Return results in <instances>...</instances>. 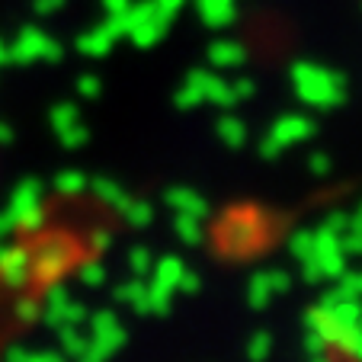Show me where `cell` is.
Here are the masks:
<instances>
[{
  "instance_id": "2e32d148",
  "label": "cell",
  "mask_w": 362,
  "mask_h": 362,
  "mask_svg": "<svg viewBox=\"0 0 362 362\" xmlns=\"http://www.w3.org/2000/svg\"><path fill=\"white\" fill-rule=\"evenodd\" d=\"M116 298L122 301V305L135 308L138 315H148V286L141 282V276H135L132 282L119 286V288H116Z\"/></svg>"
},
{
  "instance_id": "f35d334b",
  "label": "cell",
  "mask_w": 362,
  "mask_h": 362,
  "mask_svg": "<svg viewBox=\"0 0 362 362\" xmlns=\"http://www.w3.org/2000/svg\"><path fill=\"white\" fill-rule=\"evenodd\" d=\"M267 279H269V288H273V295H282L292 288V276L286 273V269H267Z\"/></svg>"
},
{
  "instance_id": "7bdbcfd3",
  "label": "cell",
  "mask_w": 362,
  "mask_h": 362,
  "mask_svg": "<svg viewBox=\"0 0 362 362\" xmlns=\"http://www.w3.org/2000/svg\"><path fill=\"white\" fill-rule=\"evenodd\" d=\"M324 228H330V231L343 234V231L349 228V215H346V212H330L327 221H324Z\"/></svg>"
},
{
  "instance_id": "60d3db41",
  "label": "cell",
  "mask_w": 362,
  "mask_h": 362,
  "mask_svg": "<svg viewBox=\"0 0 362 362\" xmlns=\"http://www.w3.org/2000/svg\"><path fill=\"white\" fill-rule=\"evenodd\" d=\"M308 170L315 173V177H327L330 173V158L327 154H311V158H308Z\"/></svg>"
},
{
  "instance_id": "9a60e30c",
  "label": "cell",
  "mask_w": 362,
  "mask_h": 362,
  "mask_svg": "<svg viewBox=\"0 0 362 362\" xmlns=\"http://www.w3.org/2000/svg\"><path fill=\"white\" fill-rule=\"evenodd\" d=\"M71 301V295H68V288L64 286H52L48 288V295H45V301H42V308H39V315L45 317L52 327H62V311H64V305Z\"/></svg>"
},
{
  "instance_id": "7c38bea8",
  "label": "cell",
  "mask_w": 362,
  "mask_h": 362,
  "mask_svg": "<svg viewBox=\"0 0 362 362\" xmlns=\"http://www.w3.org/2000/svg\"><path fill=\"white\" fill-rule=\"evenodd\" d=\"M209 62L215 68H240L247 62V48L240 42H231V39H215L209 45Z\"/></svg>"
},
{
  "instance_id": "5b68a950",
  "label": "cell",
  "mask_w": 362,
  "mask_h": 362,
  "mask_svg": "<svg viewBox=\"0 0 362 362\" xmlns=\"http://www.w3.org/2000/svg\"><path fill=\"white\" fill-rule=\"evenodd\" d=\"M71 260H74V250H71L68 240L52 238V240H45V244L39 247V253L33 257V273L45 282H55L58 276L71 267Z\"/></svg>"
},
{
  "instance_id": "bcb514c9",
  "label": "cell",
  "mask_w": 362,
  "mask_h": 362,
  "mask_svg": "<svg viewBox=\"0 0 362 362\" xmlns=\"http://www.w3.org/2000/svg\"><path fill=\"white\" fill-rule=\"evenodd\" d=\"M305 349H308V356H315V353H327L330 346L315 334V330H308V337H305Z\"/></svg>"
},
{
  "instance_id": "ab89813d",
  "label": "cell",
  "mask_w": 362,
  "mask_h": 362,
  "mask_svg": "<svg viewBox=\"0 0 362 362\" xmlns=\"http://www.w3.org/2000/svg\"><path fill=\"white\" fill-rule=\"evenodd\" d=\"M199 286H202V279H199L192 269H183V276H180V282H177V292H183V295H196L199 292Z\"/></svg>"
},
{
  "instance_id": "f5cc1de1",
  "label": "cell",
  "mask_w": 362,
  "mask_h": 362,
  "mask_svg": "<svg viewBox=\"0 0 362 362\" xmlns=\"http://www.w3.org/2000/svg\"><path fill=\"white\" fill-rule=\"evenodd\" d=\"M349 228H362V202L356 205V212L349 215Z\"/></svg>"
},
{
  "instance_id": "b9f144b4",
  "label": "cell",
  "mask_w": 362,
  "mask_h": 362,
  "mask_svg": "<svg viewBox=\"0 0 362 362\" xmlns=\"http://www.w3.org/2000/svg\"><path fill=\"white\" fill-rule=\"evenodd\" d=\"M183 4L186 0H154V7H158V13L160 16H167V20H173V16L183 10Z\"/></svg>"
},
{
  "instance_id": "4316f807",
  "label": "cell",
  "mask_w": 362,
  "mask_h": 362,
  "mask_svg": "<svg viewBox=\"0 0 362 362\" xmlns=\"http://www.w3.org/2000/svg\"><path fill=\"white\" fill-rule=\"evenodd\" d=\"M58 330H62V349H64V356L77 359V356L87 349V337H83L77 327H71V324H64V327H58Z\"/></svg>"
},
{
  "instance_id": "681fc988",
  "label": "cell",
  "mask_w": 362,
  "mask_h": 362,
  "mask_svg": "<svg viewBox=\"0 0 362 362\" xmlns=\"http://www.w3.org/2000/svg\"><path fill=\"white\" fill-rule=\"evenodd\" d=\"M77 90H81L83 96H96L100 93V81H96V77H81V81H77Z\"/></svg>"
},
{
  "instance_id": "e0dca14e",
  "label": "cell",
  "mask_w": 362,
  "mask_h": 362,
  "mask_svg": "<svg viewBox=\"0 0 362 362\" xmlns=\"http://www.w3.org/2000/svg\"><path fill=\"white\" fill-rule=\"evenodd\" d=\"M215 132H218V138L228 148H244L247 144V125L240 122L238 116H231V112H225V116L215 122Z\"/></svg>"
},
{
  "instance_id": "f907efd6",
  "label": "cell",
  "mask_w": 362,
  "mask_h": 362,
  "mask_svg": "<svg viewBox=\"0 0 362 362\" xmlns=\"http://www.w3.org/2000/svg\"><path fill=\"white\" fill-rule=\"evenodd\" d=\"M103 7H106V13L110 16H119V13H125V10L132 7V0H103Z\"/></svg>"
},
{
  "instance_id": "8d00e7d4",
  "label": "cell",
  "mask_w": 362,
  "mask_h": 362,
  "mask_svg": "<svg viewBox=\"0 0 362 362\" xmlns=\"http://www.w3.org/2000/svg\"><path fill=\"white\" fill-rule=\"evenodd\" d=\"M340 244H343V250H346V257L349 253L362 257V228H346V231L340 234Z\"/></svg>"
},
{
  "instance_id": "e575fe53",
  "label": "cell",
  "mask_w": 362,
  "mask_h": 362,
  "mask_svg": "<svg viewBox=\"0 0 362 362\" xmlns=\"http://www.w3.org/2000/svg\"><path fill=\"white\" fill-rule=\"evenodd\" d=\"M64 324H71V327H81V324H87V308L77 305V301H68L62 311V327Z\"/></svg>"
},
{
  "instance_id": "f1b7e54d",
  "label": "cell",
  "mask_w": 362,
  "mask_h": 362,
  "mask_svg": "<svg viewBox=\"0 0 362 362\" xmlns=\"http://www.w3.org/2000/svg\"><path fill=\"white\" fill-rule=\"evenodd\" d=\"M4 362H64L62 353H26V349H7Z\"/></svg>"
},
{
  "instance_id": "ac0fdd59",
  "label": "cell",
  "mask_w": 362,
  "mask_h": 362,
  "mask_svg": "<svg viewBox=\"0 0 362 362\" xmlns=\"http://www.w3.org/2000/svg\"><path fill=\"white\" fill-rule=\"evenodd\" d=\"M183 260L180 257H164V260H158L154 267H151V273H154V282H160V286H167V288H173L177 292V282H180V276H183Z\"/></svg>"
},
{
  "instance_id": "277c9868",
  "label": "cell",
  "mask_w": 362,
  "mask_h": 362,
  "mask_svg": "<svg viewBox=\"0 0 362 362\" xmlns=\"http://www.w3.org/2000/svg\"><path fill=\"white\" fill-rule=\"evenodd\" d=\"M263 240V225L260 218H253V215L247 212H234L231 218L225 221V228H221V244H225L228 253H253L257 247H260Z\"/></svg>"
},
{
  "instance_id": "836d02e7",
  "label": "cell",
  "mask_w": 362,
  "mask_h": 362,
  "mask_svg": "<svg viewBox=\"0 0 362 362\" xmlns=\"http://www.w3.org/2000/svg\"><path fill=\"white\" fill-rule=\"evenodd\" d=\"M337 286H340L349 298H359L362 301V273H349V269H343L340 279H337Z\"/></svg>"
},
{
  "instance_id": "9f6ffc18",
  "label": "cell",
  "mask_w": 362,
  "mask_h": 362,
  "mask_svg": "<svg viewBox=\"0 0 362 362\" xmlns=\"http://www.w3.org/2000/svg\"><path fill=\"white\" fill-rule=\"evenodd\" d=\"M359 327H362V315H359Z\"/></svg>"
},
{
  "instance_id": "484cf974",
  "label": "cell",
  "mask_w": 362,
  "mask_h": 362,
  "mask_svg": "<svg viewBox=\"0 0 362 362\" xmlns=\"http://www.w3.org/2000/svg\"><path fill=\"white\" fill-rule=\"evenodd\" d=\"M87 183L90 180L83 177L81 170H62L55 177V189L62 192V196H81V192H87Z\"/></svg>"
},
{
  "instance_id": "44dd1931",
  "label": "cell",
  "mask_w": 362,
  "mask_h": 362,
  "mask_svg": "<svg viewBox=\"0 0 362 362\" xmlns=\"http://www.w3.org/2000/svg\"><path fill=\"white\" fill-rule=\"evenodd\" d=\"M112 42H116V35L110 33V26H100V29L83 35L77 45H81V52H87V55H106L112 48Z\"/></svg>"
},
{
  "instance_id": "4dcf8cb0",
  "label": "cell",
  "mask_w": 362,
  "mask_h": 362,
  "mask_svg": "<svg viewBox=\"0 0 362 362\" xmlns=\"http://www.w3.org/2000/svg\"><path fill=\"white\" fill-rule=\"evenodd\" d=\"M151 267H154V257H151L148 247H132L129 250V269L135 276H148Z\"/></svg>"
},
{
  "instance_id": "5bb4252c",
  "label": "cell",
  "mask_w": 362,
  "mask_h": 362,
  "mask_svg": "<svg viewBox=\"0 0 362 362\" xmlns=\"http://www.w3.org/2000/svg\"><path fill=\"white\" fill-rule=\"evenodd\" d=\"M87 186L103 205H110V209H116V212H122L125 205H129V199H132L129 192H125L122 186H119L116 180H110V177H96V180H90Z\"/></svg>"
},
{
  "instance_id": "7dc6e473",
  "label": "cell",
  "mask_w": 362,
  "mask_h": 362,
  "mask_svg": "<svg viewBox=\"0 0 362 362\" xmlns=\"http://www.w3.org/2000/svg\"><path fill=\"white\" fill-rule=\"evenodd\" d=\"M231 90H234V100H250V96H253V81H247V77H244V81H234L231 83Z\"/></svg>"
},
{
  "instance_id": "83f0119b",
  "label": "cell",
  "mask_w": 362,
  "mask_h": 362,
  "mask_svg": "<svg viewBox=\"0 0 362 362\" xmlns=\"http://www.w3.org/2000/svg\"><path fill=\"white\" fill-rule=\"evenodd\" d=\"M269 353H273V337H269L267 330L253 334L250 343H247V359H250V362H267Z\"/></svg>"
},
{
  "instance_id": "11a10c76",
  "label": "cell",
  "mask_w": 362,
  "mask_h": 362,
  "mask_svg": "<svg viewBox=\"0 0 362 362\" xmlns=\"http://www.w3.org/2000/svg\"><path fill=\"white\" fill-rule=\"evenodd\" d=\"M10 138H13V132H10V129H7V125L0 122V141H10Z\"/></svg>"
},
{
  "instance_id": "7a4b0ae2",
  "label": "cell",
  "mask_w": 362,
  "mask_h": 362,
  "mask_svg": "<svg viewBox=\"0 0 362 362\" xmlns=\"http://www.w3.org/2000/svg\"><path fill=\"white\" fill-rule=\"evenodd\" d=\"M125 327L112 311H96L90 317V337H87V349L77 356V362H106L112 353L125 346Z\"/></svg>"
},
{
  "instance_id": "8fae6325",
  "label": "cell",
  "mask_w": 362,
  "mask_h": 362,
  "mask_svg": "<svg viewBox=\"0 0 362 362\" xmlns=\"http://www.w3.org/2000/svg\"><path fill=\"white\" fill-rule=\"evenodd\" d=\"M196 7H199L202 23L212 29H225L228 23H234V16H238L234 0H196Z\"/></svg>"
},
{
  "instance_id": "ffe728a7",
  "label": "cell",
  "mask_w": 362,
  "mask_h": 362,
  "mask_svg": "<svg viewBox=\"0 0 362 362\" xmlns=\"http://www.w3.org/2000/svg\"><path fill=\"white\" fill-rule=\"evenodd\" d=\"M273 301V288H269V279L267 273H253L250 282H247V305L263 311V308Z\"/></svg>"
},
{
  "instance_id": "3957f363",
  "label": "cell",
  "mask_w": 362,
  "mask_h": 362,
  "mask_svg": "<svg viewBox=\"0 0 362 362\" xmlns=\"http://www.w3.org/2000/svg\"><path fill=\"white\" fill-rule=\"evenodd\" d=\"M7 215L13 228L20 231H39L45 225V202H42V183L39 180H23L13 189V199L7 205Z\"/></svg>"
},
{
  "instance_id": "c3c4849f",
  "label": "cell",
  "mask_w": 362,
  "mask_h": 362,
  "mask_svg": "<svg viewBox=\"0 0 362 362\" xmlns=\"http://www.w3.org/2000/svg\"><path fill=\"white\" fill-rule=\"evenodd\" d=\"M279 154H282V148H279V144H276L273 141V138H263V141H260V158H267V160H276V158H279Z\"/></svg>"
},
{
  "instance_id": "d590c367",
  "label": "cell",
  "mask_w": 362,
  "mask_h": 362,
  "mask_svg": "<svg viewBox=\"0 0 362 362\" xmlns=\"http://www.w3.org/2000/svg\"><path fill=\"white\" fill-rule=\"evenodd\" d=\"M74 122H77V110H74V106H55V112H52V125H55V132L71 129Z\"/></svg>"
},
{
  "instance_id": "603a6c76",
  "label": "cell",
  "mask_w": 362,
  "mask_h": 362,
  "mask_svg": "<svg viewBox=\"0 0 362 362\" xmlns=\"http://www.w3.org/2000/svg\"><path fill=\"white\" fill-rule=\"evenodd\" d=\"M173 231H177V238L183 240V244H189V247L202 244V218H192V215H180L177 212Z\"/></svg>"
},
{
  "instance_id": "f6af8a7d",
  "label": "cell",
  "mask_w": 362,
  "mask_h": 362,
  "mask_svg": "<svg viewBox=\"0 0 362 362\" xmlns=\"http://www.w3.org/2000/svg\"><path fill=\"white\" fill-rule=\"evenodd\" d=\"M301 279H305V282H311V286L324 279V276H321V267H317V263H315V257H311V260H305V263H301Z\"/></svg>"
},
{
  "instance_id": "4fadbf2b",
  "label": "cell",
  "mask_w": 362,
  "mask_h": 362,
  "mask_svg": "<svg viewBox=\"0 0 362 362\" xmlns=\"http://www.w3.org/2000/svg\"><path fill=\"white\" fill-rule=\"evenodd\" d=\"M205 74H209V71H189V77L180 83L177 96H173L177 110L186 112V110H196L199 103H205Z\"/></svg>"
},
{
  "instance_id": "ee69618b",
  "label": "cell",
  "mask_w": 362,
  "mask_h": 362,
  "mask_svg": "<svg viewBox=\"0 0 362 362\" xmlns=\"http://www.w3.org/2000/svg\"><path fill=\"white\" fill-rule=\"evenodd\" d=\"M112 244H116V240H112L110 231H96L93 238H90V247H93V253H106Z\"/></svg>"
},
{
  "instance_id": "ba28073f",
  "label": "cell",
  "mask_w": 362,
  "mask_h": 362,
  "mask_svg": "<svg viewBox=\"0 0 362 362\" xmlns=\"http://www.w3.org/2000/svg\"><path fill=\"white\" fill-rule=\"evenodd\" d=\"M315 135V122L301 112H288V116H279L269 129V138H273L279 148H288V144H301Z\"/></svg>"
},
{
  "instance_id": "db71d44e",
  "label": "cell",
  "mask_w": 362,
  "mask_h": 362,
  "mask_svg": "<svg viewBox=\"0 0 362 362\" xmlns=\"http://www.w3.org/2000/svg\"><path fill=\"white\" fill-rule=\"evenodd\" d=\"M308 362H334V359L327 353H315V356H308Z\"/></svg>"
},
{
  "instance_id": "f546056e",
  "label": "cell",
  "mask_w": 362,
  "mask_h": 362,
  "mask_svg": "<svg viewBox=\"0 0 362 362\" xmlns=\"http://www.w3.org/2000/svg\"><path fill=\"white\" fill-rule=\"evenodd\" d=\"M77 279H81L87 288H96V286H103V279H106V269H103L100 260H87V263H81V269H77Z\"/></svg>"
},
{
  "instance_id": "74e56055",
  "label": "cell",
  "mask_w": 362,
  "mask_h": 362,
  "mask_svg": "<svg viewBox=\"0 0 362 362\" xmlns=\"http://www.w3.org/2000/svg\"><path fill=\"white\" fill-rule=\"evenodd\" d=\"M39 52H45V55H52V58L58 55V48L48 45V42H42L39 33H35V39H26V45L20 48V55H23V58H33V55H39Z\"/></svg>"
},
{
  "instance_id": "cb8c5ba5",
  "label": "cell",
  "mask_w": 362,
  "mask_h": 362,
  "mask_svg": "<svg viewBox=\"0 0 362 362\" xmlns=\"http://www.w3.org/2000/svg\"><path fill=\"white\" fill-rule=\"evenodd\" d=\"M119 215H122L132 228H148L151 221H154V209H151L144 199H129V205H125Z\"/></svg>"
},
{
  "instance_id": "7402d4cb",
  "label": "cell",
  "mask_w": 362,
  "mask_h": 362,
  "mask_svg": "<svg viewBox=\"0 0 362 362\" xmlns=\"http://www.w3.org/2000/svg\"><path fill=\"white\" fill-rule=\"evenodd\" d=\"M288 253H292L298 263L311 260V257H315V231H308V228H298V231L288 234Z\"/></svg>"
},
{
  "instance_id": "d6986e66",
  "label": "cell",
  "mask_w": 362,
  "mask_h": 362,
  "mask_svg": "<svg viewBox=\"0 0 362 362\" xmlns=\"http://www.w3.org/2000/svg\"><path fill=\"white\" fill-rule=\"evenodd\" d=\"M205 103H215V106H221V110H228V106H234V90L228 81H221V77L215 74H205Z\"/></svg>"
},
{
  "instance_id": "8992f818",
  "label": "cell",
  "mask_w": 362,
  "mask_h": 362,
  "mask_svg": "<svg viewBox=\"0 0 362 362\" xmlns=\"http://www.w3.org/2000/svg\"><path fill=\"white\" fill-rule=\"evenodd\" d=\"M315 263L321 267L324 279H340V273L346 269V250L340 244V234L324 225L315 231Z\"/></svg>"
},
{
  "instance_id": "30bf717a",
  "label": "cell",
  "mask_w": 362,
  "mask_h": 362,
  "mask_svg": "<svg viewBox=\"0 0 362 362\" xmlns=\"http://www.w3.org/2000/svg\"><path fill=\"white\" fill-rule=\"evenodd\" d=\"M167 29H170V20H167V16H160L158 10H154L148 20H141L138 26L129 29V39L135 42L138 48H151V45H158V42L164 39Z\"/></svg>"
},
{
  "instance_id": "6da1fadb",
  "label": "cell",
  "mask_w": 362,
  "mask_h": 362,
  "mask_svg": "<svg viewBox=\"0 0 362 362\" xmlns=\"http://www.w3.org/2000/svg\"><path fill=\"white\" fill-rule=\"evenodd\" d=\"M295 93L311 110H337L346 100V77L337 74L334 68H324L315 62H298L288 71Z\"/></svg>"
},
{
  "instance_id": "9c48e42d",
  "label": "cell",
  "mask_w": 362,
  "mask_h": 362,
  "mask_svg": "<svg viewBox=\"0 0 362 362\" xmlns=\"http://www.w3.org/2000/svg\"><path fill=\"white\" fill-rule=\"evenodd\" d=\"M164 199L173 212H180V215H192V218H202V221L209 218V202L196 189H189V186H173V189H167Z\"/></svg>"
},
{
  "instance_id": "d4e9b609",
  "label": "cell",
  "mask_w": 362,
  "mask_h": 362,
  "mask_svg": "<svg viewBox=\"0 0 362 362\" xmlns=\"http://www.w3.org/2000/svg\"><path fill=\"white\" fill-rule=\"evenodd\" d=\"M170 301H173V288L151 282L148 286V315H170Z\"/></svg>"
},
{
  "instance_id": "1f68e13d",
  "label": "cell",
  "mask_w": 362,
  "mask_h": 362,
  "mask_svg": "<svg viewBox=\"0 0 362 362\" xmlns=\"http://www.w3.org/2000/svg\"><path fill=\"white\" fill-rule=\"evenodd\" d=\"M337 349H343V353L349 356V359H356V362H362V327L356 324L353 330H349L346 337H343V343Z\"/></svg>"
},
{
  "instance_id": "816d5d0a",
  "label": "cell",
  "mask_w": 362,
  "mask_h": 362,
  "mask_svg": "<svg viewBox=\"0 0 362 362\" xmlns=\"http://www.w3.org/2000/svg\"><path fill=\"white\" fill-rule=\"evenodd\" d=\"M13 231V221H10V215H7V209L0 212V247H4V238Z\"/></svg>"
},
{
  "instance_id": "d6a6232c",
  "label": "cell",
  "mask_w": 362,
  "mask_h": 362,
  "mask_svg": "<svg viewBox=\"0 0 362 362\" xmlns=\"http://www.w3.org/2000/svg\"><path fill=\"white\" fill-rule=\"evenodd\" d=\"M87 138H90V132L83 129L81 122H74V125H71V129L58 132V141H62L64 148H81V144H87Z\"/></svg>"
},
{
  "instance_id": "52a82bcc",
  "label": "cell",
  "mask_w": 362,
  "mask_h": 362,
  "mask_svg": "<svg viewBox=\"0 0 362 362\" xmlns=\"http://www.w3.org/2000/svg\"><path fill=\"white\" fill-rule=\"evenodd\" d=\"M29 276H33V253L26 247H0V282L20 288L29 282Z\"/></svg>"
}]
</instances>
